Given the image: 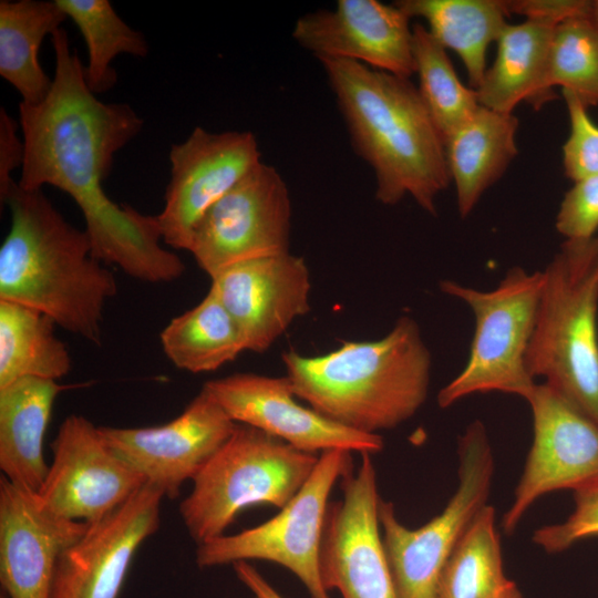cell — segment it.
Segmentation results:
<instances>
[{
    "label": "cell",
    "mask_w": 598,
    "mask_h": 598,
    "mask_svg": "<svg viewBox=\"0 0 598 598\" xmlns=\"http://www.w3.org/2000/svg\"><path fill=\"white\" fill-rule=\"evenodd\" d=\"M51 41L55 66L48 95L37 104L19 103L24 143L19 187L50 185L68 194L83 215L92 255L103 265L144 282L177 280L185 265L162 246L157 217L116 204L103 188L115 154L142 131L143 118L127 103H105L92 93L63 28Z\"/></svg>",
    "instance_id": "obj_1"
},
{
    "label": "cell",
    "mask_w": 598,
    "mask_h": 598,
    "mask_svg": "<svg viewBox=\"0 0 598 598\" xmlns=\"http://www.w3.org/2000/svg\"><path fill=\"white\" fill-rule=\"evenodd\" d=\"M355 153L372 168L375 198L395 205L406 195L436 214L451 177L444 140L410 79L343 59H318Z\"/></svg>",
    "instance_id": "obj_2"
},
{
    "label": "cell",
    "mask_w": 598,
    "mask_h": 598,
    "mask_svg": "<svg viewBox=\"0 0 598 598\" xmlns=\"http://www.w3.org/2000/svg\"><path fill=\"white\" fill-rule=\"evenodd\" d=\"M10 229L0 247V300L35 309L101 346L104 310L117 293L114 274L40 190L13 185L4 200Z\"/></svg>",
    "instance_id": "obj_3"
},
{
    "label": "cell",
    "mask_w": 598,
    "mask_h": 598,
    "mask_svg": "<svg viewBox=\"0 0 598 598\" xmlns=\"http://www.w3.org/2000/svg\"><path fill=\"white\" fill-rule=\"evenodd\" d=\"M295 395L349 429L379 434L424 404L431 353L416 321L402 316L383 338L344 341L326 354H282Z\"/></svg>",
    "instance_id": "obj_4"
},
{
    "label": "cell",
    "mask_w": 598,
    "mask_h": 598,
    "mask_svg": "<svg viewBox=\"0 0 598 598\" xmlns=\"http://www.w3.org/2000/svg\"><path fill=\"white\" fill-rule=\"evenodd\" d=\"M543 275L527 370L598 424V248L594 238L566 240Z\"/></svg>",
    "instance_id": "obj_5"
},
{
    "label": "cell",
    "mask_w": 598,
    "mask_h": 598,
    "mask_svg": "<svg viewBox=\"0 0 598 598\" xmlns=\"http://www.w3.org/2000/svg\"><path fill=\"white\" fill-rule=\"evenodd\" d=\"M319 455L237 423L193 478L192 491L179 504L187 533L199 545L224 535L247 507L282 508L307 482Z\"/></svg>",
    "instance_id": "obj_6"
},
{
    "label": "cell",
    "mask_w": 598,
    "mask_h": 598,
    "mask_svg": "<svg viewBox=\"0 0 598 598\" xmlns=\"http://www.w3.org/2000/svg\"><path fill=\"white\" fill-rule=\"evenodd\" d=\"M544 282L543 271L511 268L491 290L442 280L441 290L473 311L475 330L463 370L437 394L445 409L475 393L502 392L527 399L536 382L526 367Z\"/></svg>",
    "instance_id": "obj_7"
},
{
    "label": "cell",
    "mask_w": 598,
    "mask_h": 598,
    "mask_svg": "<svg viewBox=\"0 0 598 598\" xmlns=\"http://www.w3.org/2000/svg\"><path fill=\"white\" fill-rule=\"evenodd\" d=\"M458 484L445 508L419 528L404 526L381 498L382 542L398 598H436L443 568L465 530L487 504L494 456L484 424L472 422L458 439Z\"/></svg>",
    "instance_id": "obj_8"
},
{
    "label": "cell",
    "mask_w": 598,
    "mask_h": 598,
    "mask_svg": "<svg viewBox=\"0 0 598 598\" xmlns=\"http://www.w3.org/2000/svg\"><path fill=\"white\" fill-rule=\"evenodd\" d=\"M351 467L350 452H322L307 482L276 516L197 545L196 565L206 569L238 561H270L293 574L310 598H330L320 574L328 501L337 481Z\"/></svg>",
    "instance_id": "obj_9"
},
{
    "label": "cell",
    "mask_w": 598,
    "mask_h": 598,
    "mask_svg": "<svg viewBox=\"0 0 598 598\" xmlns=\"http://www.w3.org/2000/svg\"><path fill=\"white\" fill-rule=\"evenodd\" d=\"M290 229L288 187L261 161L203 215L188 251L213 278L233 265L289 252Z\"/></svg>",
    "instance_id": "obj_10"
},
{
    "label": "cell",
    "mask_w": 598,
    "mask_h": 598,
    "mask_svg": "<svg viewBox=\"0 0 598 598\" xmlns=\"http://www.w3.org/2000/svg\"><path fill=\"white\" fill-rule=\"evenodd\" d=\"M534 439L502 527L512 534L527 509L547 493L598 491V424L546 383L526 399Z\"/></svg>",
    "instance_id": "obj_11"
},
{
    "label": "cell",
    "mask_w": 598,
    "mask_h": 598,
    "mask_svg": "<svg viewBox=\"0 0 598 598\" xmlns=\"http://www.w3.org/2000/svg\"><path fill=\"white\" fill-rule=\"evenodd\" d=\"M342 498L328 506L320 551L324 588L342 598H398L379 522L377 471L361 454L341 477Z\"/></svg>",
    "instance_id": "obj_12"
},
{
    "label": "cell",
    "mask_w": 598,
    "mask_h": 598,
    "mask_svg": "<svg viewBox=\"0 0 598 598\" xmlns=\"http://www.w3.org/2000/svg\"><path fill=\"white\" fill-rule=\"evenodd\" d=\"M171 178L164 206L156 215L163 241L187 250L203 215L260 159L249 131L208 132L197 126L169 150Z\"/></svg>",
    "instance_id": "obj_13"
},
{
    "label": "cell",
    "mask_w": 598,
    "mask_h": 598,
    "mask_svg": "<svg viewBox=\"0 0 598 598\" xmlns=\"http://www.w3.org/2000/svg\"><path fill=\"white\" fill-rule=\"evenodd\" d=\"M51 450L53 458L37 493L64 518L97 520L146 484L107 446L99 426L83 415L71 414L62 421Z\"/></svg>",
    "instance_id": "obj_14"
},
{
    "label": "cell",
    "mask_w": 598,
    "mask_h": 598,
    "mask_svg": "<svg viewBox=\"0 0 598 598\" xmlns=\"http://www.w3.org/2000/svg\"><path fill=\"white\" fill-rule=\"evenodd\" d=\"M235 423L203 388L175 419L145 427L99 426L107 446L165 497L181 487L228 440Z\"/></svg>",
    "instance_id": "obj_15"
},
{
    "label": "cell",
    "mask_w": 598,
    "mask_h": 598,
    "mask_svg": "<svg viewBox=\"0 0 598 598\" xmlns=\"http://www.w3.org/2000/svg\"><path fill=\"white\" fill-rule=\"evenodd\" d=\"M203 389L235 423L264 431L303 452L319 455L343 450L372 455L384 445L380 434L349 429L299 404L286 375L235 373L207 381Z\"/></svg>",
    "instance_id": "obj_16"
},
{
    "label": "cell",
    "mask_w": 598,
    "mask_h": 598,
    "mask_svg": "<svg viewBox=\"0 0 598 598\" xmlns=\"http://www.w3.org/2000/svg\"><path fill=\"white\" fill-rule=\"evenodd\" d=\"M164 493L146 483L102 518L61 555L51 598H118L140 546L161 523Z\"/></svg>",
    "instance_id": "obj_17"
},
{
    "label": "cell",
    "mask_w": 598,
    "mask_h": 598,
    "mask_svg": "<svg viewBox=\"0 0 598 598\" xmlns=\"http://www.w3.org/2000/svg\"><path fill=\"white\" fill-rule=\"evenodd\" d=\"M395 3L339 0L333 10L300 17L292 38L317 59H343L410 79L415 73L412 27Z\"/></svg>",
    "instance_id": "obj_18"
},
{
    "label": "cell",
    "mask_w": 598,
    "mask_h": 598,
    "mask_svg": "<svg viewBox=\"0 0 598 598\" xmlns=\"http://www.w3.org/2000/svg\"><path fill=\"white\" fill-rule=\"evenodd\" d=\"M87 523L52 512L35 491L0 478V582L9 598H51L61 555Z\"/></svg>",
    "instance_id": "obj_19"
},
{
    "label": "cell",
    "mask_w": 598,
    "mask_h": 598,
    "mask_svg": "<svg viewBox=\"0 0 598 598\" xmlns=\"http://www.w3.org/2000/svg\"><path fill=\"white\" fill-rule=\"evenodd\" d=\"M210 279L209 290L235 320L248 351L265 352L310 310L308 266L290 251L233 265Z\"/></svg>",
    "instance_id": "obj_20"
},
{
    "label": "cell",
    "mask_w": 598,
    "mask_h": 598,
    "mask_svg": "<svg viewBox=\"0 0 598 598\" xmlns=\"http://www.w3.org/2000/svg\"><path fill=\"white\" fill-rule=\"evenodd\" d=\"M517 128L518 120L513 113L480 105L446 137L447 167L462 218L472 213L482 195L516 157Z\"/></svg>",
    "instance_id": "obj_21"
},
{
    "label": "cell",
    "mask_w": 598,
    "mask_h": 598,
    "mask_svg": "<svg viewBox=\"0 0 598 598\" xmlns=\"http://www.w3.org/2000/svg\"><path fill=\"white\" fill-rule=\"evenodd\" d=\"M68 385L23 378L0 389V470L10 482L38 491L49 470L44 434L53 403Z\"/></svg>",
    "instance_id": "obj_22"
},
{
    "label": "cell",
    "mask_w": 598,
    "mask_h": 598,
    "mask_svg": "<svg viewBox=\"0 0 598 598\" xmlns=\"http://www.w3.org/2000/svg\"><path fill=\"white\" fill-rule=\"evenodd\" d=\"M557 24L543 20L507 23L498 35L494 63L475 90L480 105L513 113L522 101L539 109L555 95L545 86L551 35Z\"/></svg>",
    "instance_id": "obj_23"
},
{
    "label": "cell",
    "mask_w": 598,
    "mask_h": 598,
    "mask_svg": "<svg viewBox=\"0 0 598 598\" xmlns=\"http://www.w3.org/2000/svg\"><path fill=\"white\" fill-rule=\"evenodd\" d=\"M68 19L55 0L0 1V75L21 95L22 103L42 102L52 78L39 60L43 39Z\"/></svg>",
    "instance_id": "obj_24"
},
{
    "label": "cell",
    "mask_w": 598,
    "mask_h": 598,
    "mask_svg": "<svg viewBox=\"0 0 598 598\" xmlns=\"http://www.w3.org/2000/svg\"><path fill=\"white\" fill-rule=\"evenodd\" d=\"M409 18H422L427 30L462 60L476 90L486 73V54L507 24L505 0H400Z\"/></svg>",
    "instance_id": "obj_25"
},
{
    "label": "cell",
    "mask_w": 598,
    "mask_h": 598,
    "mask_svg": "<svg viewBox=\"0 0 598 598\" xmlns=\"http://www.w3.org/2000/svg\"><path fill=\"white\" fill-rule=\"evenodd\" d=\"M159 340L167 359L192 373L216 371L247 351L238 326L212 290L194 308L173 318Z\"/></svg>",
    "instance_id": "obj_26"
},
{
    "label": "cell",
    "mask_w": 598,
    "mask_h": 598,
    "mask_svg": "<svg viewBox=\"0 0 598 598\" xmlns=\"http://www.w3.org/2000/svg\"><path fill=\"white\" fill-rule=\"evenodd\" d=\"M56 323L25 306L0 300V389L23 378L58 381L72 365Z\"/></svg>",
    "instance_id": "obj_27"
},
{
    "label": "cell",
    "mask_w": 598,
    "mask_h": 598,
    "mask_svg": "<svg viewBox=\"0 0 598 598\" xmlns=\"http://www.w3.org/2000/svg\"><path fill=\"white\" fill-rule=\"evenodd\" d=\"M436 598H523L504 571L493 506L486 504L478 512L454 548Z\"/></svg>",
    "instance_id": "obj_28"
},
{
    "label": "cell",
    "mask_w": 598,
    "mask_h": 598,
    "mask_svg": "<svg viewBox=\"0 0 598 598\" xmlns=\"http://www.w3.org/2000/svg\"><path fill=\"white\" fill-rule=\"evenodd\" d=\"M80 30L86 49L85 81L95 95L110 91L117 81L112 63L120 54L145 58L148 43L131 28L107 0H55Z\"/></svg>",
    "instance_id": "obj_29"
},
{
    "label": "cell",
    "mask_w": 598,
    "mask_h": 598,
    "mask_svg": "<svg viewBox=\"0 0 598 598\" xmlns=\"http://www.w3.org/2000/svg\"><path fill=\"white\" fill-rule=\"evenodd\" d=\"M412 51L417 90L444 143L480 106L476 92L458 79L446 49L425 25H412Z\"/></svg>",
    "instance_id": "obj_30"
},
{
    "label": "cell",
    "mask_w": 598,
    "mask_h": 598,
    "mask_svg": "<svg viewBox=\"0 0 598 598\" xmlns=\"http://www.w3.org/2000/svg\"><path fill=\"white\" fill-rule=\"evenodd\" d=\"M569 91L588 107L598 105V29L590 14L558 23L553 32L545 86Z\"/></svg>",
    "instance_id": "obj_31"
},
{
    "label": "cell",
    "mask_w": 598,
    "mask_h": 598,
    "mask_svg": "<svg viewBox=\"0 0 598 598\" xmlns=\"http://www.w3.org/2000/svg\"><path fill=\"white\" fill-rule=\"evenodd\" d=\"M570 133L563 146L565 175L574 182L598 175V126L578 96L563 90Z\"/></svg>",
    "instance_id": "obj_32"
},
{
    "label": "cell",
    "mask_w": 598,
    "mask_h": 598,
    "mask_svg": "<svg viewBox=\"0 0 598 598\" xmlns=\"http://www.w3.org/2000/svg\"><path fill=\"white\" fill-rule=\"evenodd\" d=\"M555 227L567 241H585L598 229V175L574 182L565 194Z\"/></svg>",
    "instance_id": "obj_33"
},
{
    "label": "cell",
    "mask_w": 598,
    "mask_h": 598,
    "mask_svg": "<svg viewBox=\"0 0 598 598\" xmlns=\"http://www.w3.org/2000/svg\"><path fill=\"white\" fill-rule=\"evenodd\" d=\"M575 503L565 522L538 528L533 542L548 553H559L584 538L598 536V491L575 495Z\"/></svg>",
    "instance_id": "obj_34"
},
{
    "label": "cell",
    "mask_w": 598,
    "mask_h": 598,
    "mask_svg": "<svg viewBox=\"0 0 598 598\" xmlns=\"http://www.w3.org/2000/svg\"><path fill=\"white\" fill-rule=\"evenodd\" d=\"M508 12L525 17V20H543L558 24L561 21L590 14L592 1L587 0H505Z\"/></svg>",
    "instance_id": "obj_35"
},
{
    "label": "cell",
    "mask_w": 598,
    "mask_h": 598,
    "mask_svg": "<svg viewBox=\"0 0 598 598\" xmlns=\"http://www.w3.org/2000/svg\"><path fill=\"white\" fill-rule=\"evenodd\" d=\"M18 122L1 107L0 110V202L3 206L16 182L11 173L21 168L24 161L23 138L18 134Z\"/></svg>",
    "instance_id": "obj_36"
},
{
    "label": "cell",
    "mask_w": 598,
    "mask_h": 598,
    "mask_svg": "<svg viewBox=\"0 0 598 598\" xmlns=\"http://www.w3.org/2000/svg\"><path fill=\"white\" fill-rule=\"evenodd\" d=\"M237 578L256 598H285L254 566L248 561L233 565Z\"/></svg>",
    "instance_id": "obj_37"
},
{
    "label": "cell",
    "mask_w": 598,
    "mask_h": 598,
    "mask_svg": "<svg viewBox=\"0 0 598 598\" xmlns=\"http://www.w3.org/2000/svg\"><path fill=\"white\" fill-rule=\"evenodd\" d=\"M591 17L594 19V22H595L597 29H598V0L592 1Z\"/></svg>",
    "instance_id": "obj_38"
},
{
    "label": "cell",
    "mask_w": 598,
    "mask_h": 598,
    "mask_svg": "<svg viewBox=\"0 0 598 598\" xmlns=\"http://www.w3.org/2000/svg\"><path fill=\"white\" fill-rule=\"evenodd\" d=\"M0 598H9L4 591L1 590Z\"/></svg>",
    "instance_id": "obj_39"
},
{
    "label": "cell",
    "mask_w": 598,
    "mask_h": 598,
    "mask_svg": "<svg viewBox=\"0 0 598 598\" xmlns=\"http://www.w3.org/2000/svg\"><path fill=\"white\" fill-rule=\"evenodd\" d=\"M594 243H595L596 247L598 248V236H597V237H596V236L594 237Z\"/></svg>",
    "instance_id": "obj_40"
},
{
    "label": "cell",
    "mask_w": 598,
    "mask_h": 598,
    "mask_svg": "<svg viewBox=\"0 0 598 598\" xmlns=\"http://www.w3.org/2000/svg\"><path fill=\"white\" fill-rule=\"evenodd\" d=\"M252 598H256L255 596Z\"/></svg>",
    "instance_id": "obj_41"
}]
</instances>
